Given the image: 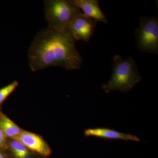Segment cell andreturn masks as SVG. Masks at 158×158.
<instances>
[{
	"label": "cell",
	"instance_id": "ba28073f",
	"mask_svg": "<svg viewBox=\"0 0 158 158\" xmlns=\"http://www.w3.org/2000/svg\"><path fill=\"white\" fill-rule=\"evenodd\" d=\"M86 17L107 24L108 19L102 11L98 0H71Z\"/></svg>",
	"mask_w": 158,
	"mask_h": 158
},
{
	"label": "cell",
	"instance_id": "9c48e42d",
	"mask_svg": "<svg viewBox=\"0 0 158 158\" xmlns=\"http://www.w3.org/2000/svg\"><path fill=\"white\" fill-rule=\"evenodd\" d=\"M0 129L6 137L15 138L21 132L20 129L15 123L5 115H0Z\"/></svg>",
	"mask_w": 158,
	"mask_h": 158
},
{
	"label": "cell",
	"instance_id": "3957f363",
	"mask_svg": "<svg viewBox=\"0 0 158 158\" xmlns=\"http://www.w3.org/2000/svg\"><path fill=\"white\" fill-rule=\"evenodd\" d=\"M44 15L48 27L68 29L69 24L82 12L71 0L44 1Z\"/></svg>",
	"mask_w": 158,
	"mask_h": 158
},
{
	"label": "cell",
	"instance_id": "8992f818",
	"mask_svg": "<svg viewBox=\"0 0 158 158\" xmlns=\"http://www.w3.org/2000/svg\"><path fill=\"white\" fill-rule=\"evenodd\" d=\"M84 135L87 137H93L111 140H123L139 142L141 139L137 136L120 132L106 127L90 128L85 130Z\"/></svg>",
	"mask_w": 158,
	"mask_h": 158
},
{
	"label": "cell",
	"instance_id": "7a4b0ae2",
	"mask_svg": "<svg viewBox=\"0 0 158 158\" xmlns=\"http://www.w3.org/2000/svg\"><path fill=\"white\" fill-rule=\"evenodd\" d=\"M113 73L110 81L102 85L106 93L119 90L127 93L142 81L135 61L132 57L123 59L116 55L113 58Z\"/></svg>",
	"mask_w": 158,
	"mask_h": 158
},
{
	"label": "cell",
	"instance_id": "4fadbf2b",
	"mask_svg": "<svg viewBox=\"0 0 158 158\" xmlns=\"http://www.w3.org/2000/svg\"><path fill=\"white\" fill-rule=\"evenodd\" d=\"M0 158H4V156H3L2 154L0 152Z\"/></svg>",
	"mask_w": 158,
	"mask_h": 158
},
{
	"label": "cell",
	"instance_id": "52a82bcc",
	"mask_svg": "<svg viewBox=\"0 0 158 158\" xmlns=\"http://www.w3.org/2000/svg\"><path fill=\"white\" fill-rule=\"evenodd\" d=\"M15 140L22 143L27 149L43 156H48L51 154L48 145L40 136L34 133L21 131Z\"/></svg>",
	"mask_w": 158,
	"mask_h": 158
},
{
	"label": "cell",
	"instance_id": "5b68a950",
	"mask_svg": "<svg viewBox=\"0 0 158 158\" xmlns=\"http://www.w3.org/2000/svg\"><path fill=\"white\" fill-rule=\"evenodd\" d=\"M97 22L85 16L82 13L77 15L68 27V30L75 40L90 41L96 28Z\"/></svg>",
	"mask_w": 158,
	"mask_h": 158
},
{
	"label": "cell",
	"instance_id": "8fae6325",
	"mask_svg": "<svg viewBox=\"0 0 158 158\" xmlns=\"http://www.w3.org/2000/svg\"><path fill=\"white\" fill-rule=\"evenodd\" d=\"M19 84L15 81L10 84L0 89V105L8 98L9 95L18 87Z\"/></svg>",
	"mask_w": 158,
	"mask_h": 158
},
{
	"label": "cell",
	"instance_id": "7c38bea8",
	"mask_svg": "<svg viewBox=\"0 0 158 158\" xmlns=\"http://www.w3.org/2000/svg\"><path fill=\"white\" fill-rule=\"evenodd\" d=\"M6 136L0 129V148L4 147L6 144Z\"/></svg>",
	"mask_w": 158,
	"mask_h": 158
},
{
	"label": "cell",
	"instance_id": "30bf717a",
	"mask_svg": "<svg viewBox=\"0 0 158 158\" xmlns=\"http://www.w3.org/2000/svg\"><path fill=\"white\" fill-rule=\"evenodd\" d=\"M10 147L16 158H28L29 153L27 148L21 142L15 140L10 142Z\"/></svg>",
	"mask_w": 158,
	"mask_h": 158
},
{
	"label": "cell",
	"instance_id": "6da1fadb",
	"mask_svg": "<svg viewBox=\"0 0 158 158\" xmlns=\"http://www.w3.org/2000/svg\"><path fill=\"white\" fill-rule=\"evenodd\" d=\"M28 56L30 68L34 72L53 66L74 70L81 68L83 63L68 29L50 27L36 34Z\"/></svg>",
	"mask_w": 158,
	"mask_h": 158
},
{
	"label": "cell",
	"instance_id": "277c9868",
	"mask_svg": "<svg viewBox=\"0 0 158 158\" xmlns=\"http://www.w3.org/2000/svg\"><path fill=\"white\" fill-rule=\"evenodd\" d=\"M137 45L140 50L148 53L158 54V19L156 16L140 18L135 33Z\"/></svg>",
	"mask_w": 158,
	"mask_h": 158
}]
</instances>
